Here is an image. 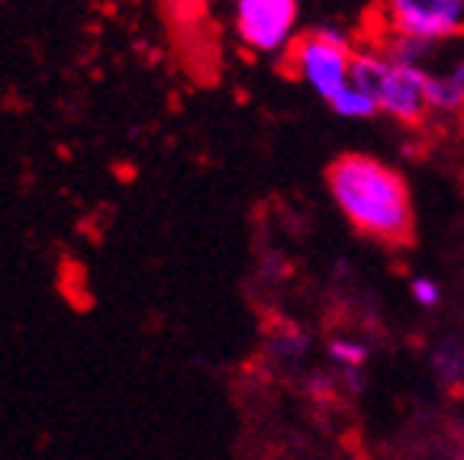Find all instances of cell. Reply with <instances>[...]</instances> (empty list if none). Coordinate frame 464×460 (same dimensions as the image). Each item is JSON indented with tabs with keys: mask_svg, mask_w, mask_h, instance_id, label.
<instances>
[{
	"mask_svg": "<svg viewBox=\"0 0 464 460\" xmlns=\"http://www.w3.org/2000/svg\"><path fill=\"white\" fill-rule=\"evenodd\" d=\"M352 58H355V39L339 23L300 33L287 55V65L300 84H306L319 101H333L352 78Z\"/></svg>",
	"mask_w": 464,
	"mask_h": 460,
	"instance_id": "7a4b0ae2",
	"label": "cell"
},
{
	"mask_svg": "<svg viewBox=\"0 0 464 460\" xmlns=\"http://www.w3.org/2000/svg\"><path fill=\"white\" fill-rule=\"evenodd\" d=\"M368 345L358 339H333L329 341V358L335 360L339 367H352V370H358V367L368 360Z\"/></svg>",
	"mask_w": 464,
	"mask_h": 460,
	"instance_id": "30bf717a",
	"label": "cell"
},
{
	"mask_svg": "<svg viewBox=\"0 0 464 460\" xmlns=\"http://www.w3.org/2000/svg\"><path fill=\"white\" fill-rule=\"evenodd\" d=\"M236 39L258 58H287L300 39V0H232Z\"/></svg>",
	"mask_w": 464,
	"mask_h": 460,
	"instance_id": "3957f363",
	"label": "cell"
},
{
	"mask_svg": "<svg viewBox=\"0 0 464 460\" xmlns=\"http://www.w3.org/2000/svg\"><path fill=\"white\" fill-rule=\"evenodd\" d=\"M435 370L445 377L449 383H458L464 377V348L458 341H442L435 351Z\"/></svg>",
	"mask_w": 464,
	"mask_h": 460,
	"instance_id": "9c48e42d",
	"label": "cell"
},
{
	"mask_svg": "<svg viewBox=\"0 0 464 460\" xmlns=\"http://www.w3.org/2000/svg\"><path fill=\"white\" fill-rule=\"evenodd\" d=\"M429 113L461 116L464 113V52L445 65L429 68Z\"/></svg>",
	"mask_w": 464,
	"mask_h": 460,
	"instance_id": "8992f818",
	"label": "cell"
},
{
	"mask_svg": "<svg viewBox=\"0 0 464 460\" xmlns=\"http://www.w3.org/2000/svg\"><path fill=\"white\" fill-rule=\"evenodd\" d=\"M410 296H413V302L422 306V310H435V306L442 302V287H439L435 277L420 273V277H413V283H410Z\"/></svg>",
	"mask_w": 464,
	"mask_h": 460,
	"instance_id": "8fae6325",
	"label": "cell"
},
{
	"mask_svg": "<svg viewBox=\"0 0 464 460\" xmlns=\"http://www.w3.org/2000/svg\"><path fill=\"white\" fill-rule=\"evenodd\" d=\"M381 52H384L391 62H400V65H420V68H432L435 62V49L439 45L432 43H422V39H413V36H400V33H381L377 39Z\"/></svg>",
	"mask_w": 464,
	"mask_h": 460,
	"instance_id": "52a82bcc",
	"label": "cell"
},
{
	"mask_svg": "<svg viewBox=\"0 0 464 460\" xmlns=\"http://www.w3.org/2000/svg\"><path fill=\"white\" fill-rule=\"evenodd\" d=\"M377 107L400 126H420L429 116V68L387 58L384 78L377 84Z\"/></svg>",
	"mask_w": 464,
	"mask_h": 460,
	"instance_id": "5b68a950",
	"label": "cell"
},
{
	"mask_svg": "<svg viewBox=\"0 0 464 460\" xmlns=\"http://www.w3.org/2000/svg\"><path fill=\"white\" fill-rule=\"evenodd\" d=\"M329 110H333L335 116H342V120H371V116L381 113L374 97H371L368 91H362V87H355L352 81L329 101Z\"/></svg>",
	"mask_w": 464,
	"mask_h": 460,
	"instance_id": "ba28073f",
	"label": "cell"
},
{
	"mask_svg": "<svg viewBox=\"0 0 464 460\" xmlns=\"http://www.w3.org/2000/svg\"><path fill=\"white\" fill-rule=\"evenodd\" d=\"M387 33L442 45L464 36V0H381Z\"/></svg>",
	"mask_w": 464,
	"mask_h": 460,
	"instance_id": "277c9868",
	"label": "cell"
},
{
	"mask_svg": "<svg viewBox=\"0 0 464 460\" xmlns=\"http://www.w3.org/2000/svg\"><path fill=\"white\" fill-rule=\"evenodd\" d=\"M326 190L358 235L384 244L413 238V194L403 174L387 161L362 151L339 155L326 171Z\"/></svg>",
	"mask_w": 464,
	"mask_h": 460,
	"instance_id": "6da1fadb",
	"label": "cell"
},
{
	"mask_svg": "<svg viewBox=\"0 0 464 460\" xmlns=\"http://www.w3.org/2000/svg\"><path fill=\"white\" fill-rule=\"evenodd\" d=\"M190 7H213V4H223V0H188Z\"/></svg>",
	"mask_w": 464,
	"mask_h": 460,
	"instance_id": "7c38bea8",
	"label": "cell"
}]
</instances>
